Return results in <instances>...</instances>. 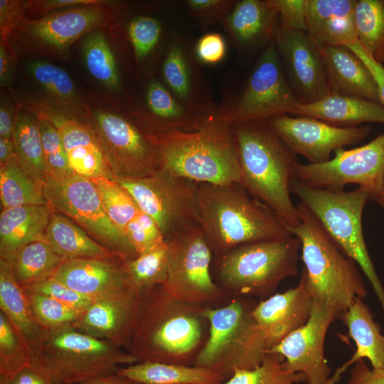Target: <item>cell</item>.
I'll return each mask as SVG.
<instances>
[{"label":"cell","mask_w":384,"mask_h":384,"mask_svg":"<svg viewBox=\"0 0 384 384\" xmlns=\"http://www.w3.org/2000/svg\"><path fill=\"white\" fill-rule=\"evenodd\" d=\"M227 47L224 38L216 32L206 33L194 43V52L203 65H215L223 60Z\"/></svg>","instance_id":"obj_52"},{"label":"cell","mask_w":384,"mask_h":384,"mask_svg":"<svg viewBox=\"0 0 384 384\" xmlns=\"http://www.w3.org/2000/svg\"><path fill=\"white\" fill-rule=\"evenodd\" d=\"M233 0H186L184 4L188 14L203 30L215 23H221L233 10Z\"/></svg>","instance_id":"obj_50"},{"label":"cell","mask_w":384,"mask_h":384,"mask_svg":"<svg viewBox=\"0 0 384 384\" xmlns=\"http://www.w3.org/2000/svg\"><path fill=\"white\" fill-rule=\"evenodd\" d=\"M290 114L315 118L338 127H356L365 122L384 124L382 104L331 92L315 102H298Z\"/></svg>","instance_id":"obj_29"},{"label":"cell","mask_w":384,"mask_h":384,"mask_svg":"<svg viewBox=\"0 0 384 384\" xmlns=\"http://www.w3.org/2000/svg\"><path fill=\"white\" fill-rule=\"evenodd\" d=\"M11 72V60L5 46L1 43L0 46V82L4 85L9 82Z\"/></svg>","instance_id":"obj_59"},{"label":"cell","mask_w":384,"mask_h":384,"mask_svg":"<svg viewBox=\"0 0 384 384\" xmlns=\"http://www.w3.org/2000/svg\"><path fill=\"white\" fill-rule=\"evenodd\" d=\"M52 209L48 205L3 209L0 215V255L10 260L21 247L45 240Z\"/></svg>","instance_id":"obj_31"},{"label":"cell","mask_w":384,"mask_h":384,"mask_svg":"<svg viewBox=\"0 0 384 384\" xmlns=\"http://www.w3.org/2000/svg\"><path fill=\"white\" fill-rule=\"evenodd\" d=\"M22 288L51 297L81 312L93 302L90 298L74 291L52 275Z\"/></svg>","instance_id":"obj_49"},{"label":"cell","mask_w":384,"mask_h":384,"mask_svg":"<svg viewBox=\"0 0 384 384\" xmlns=\"http://www.w3.org/2000/svg\"><path fill=\"white\" fill-rule=\"evenodd\" d=\"M0 199L3 209L48 205L43 183L36 181L22 169L16 156L1 165Z\"/></svg>","instance_id":"obj_36"},{"label":"cell","mask_w":384,"mask_h":384,"mask_svg":"<svg viewBox=\"0 0 384 384\" xmlns=\"http://www.w3.org/2000/svg\"><path fill=\"white\" fill-rule=\"evenodd\" d=\"M23 290L34 319L44 330L72 324L81 313L48 295Z\"/></svg>","instance_id":"obj_45"},{"label":"cell","mask_w":384,"mask_h":384,"mask_svg":"<svg viewBox=\"0 0 384 384\" xmlns=\"http://www.w3.org/2000/svg\"><path fill=\"white\" fill-rule=\"evenodd\" d=\"M256 304L234 298L224 306L204 307L209 334L194 366L218 371L227 380L236 369L259 366L270 347L252 316Z\"/></svg>","instance_id":"obj_7"},{"label":"cell","mask_w":384,"mask_h":384,"mask_svg":"<svg viewBox=\"0 0 384 384\" xmlns=\"http://www.w3.org/2000/svg\"><path fill=\"white\" fill-rule=\"evenodd\" d=\"M298 102L274 41L258 55L240 85L226 88L215 116L231 127L266 122L276 116L289 114Z\"/></svg>","instance_id":"obj_10"},{"label":"cell","mask_w":384,"mask_h":384,"mask_svg":"<svg viewBox=\"0 0 384 384\" xmlns=\"http://www.w3.org/2000/svg\"><path fill=\"white\" fill-rule=\"evenodd\" d=\"M321 54L329 92L381 104L377 82L361 58L347 46H325Z\"/></svg>","instance_id":"obj_27"},{"label":"cell","mask_w":384,"mask_h":384,"mask_svg":"<svg viewBox=\"0 0 384 384\" xmlns=\"http://www.w3.org/2000/svg\"><path fill=\"white\" fill-rule=\"evenodd\" d=\"M70 384H138L137 383L122 376L117 373L109 375L92 378Z\"/></svg>","instance_id":"obj_60"},{"label":"cell","mask_w":384,"mask_h":384,"mask_svg":"<svg viewBox=\"0 0 384 384\" xmlns=\"http://www.w3.org/2000/svg\"><path fill=\"white\" fill-rule=\"evenodd\" d=\"M304 377L292 371L279 353H268L253 369H236L223 384H298Z\"/></svg>","instance_id":"obj_41"},{"label":"cell","mask_w":384,"mask_h":384,"mask_svg":"<svg viewBox=\"0 0 384 384\" xmlns=\"http://www.w3.org/2000/svg\"><path fill=\"white\" fill-rule=\"evenodd\" d=\"M94 129L113 177L139 178L162 169L160 154L146 134L119 115L96 112Z\"/></svg>","instance_id":"obj_15"},{"label":"cell","mask_w":384,"mask_h":384,"mask_svg":"<svg viewBox=\"0 0 384 384\" xmlns=\"http://www.w3.org/2000/svg\"><path fill=\"white\" fill-rule=\"evenodd\" d=\"M290 191L314 214L343 252L358 265L384 314V287L370 257L362 228L363 211L370 199L369 192L362 187L351 191L313 188L294 179Z\"/></svg>","instance_id":"obj_8"},{"label":"cell","mask_w":384,"mask_h":384,"mask_svg":"<svg viewBox=\"0 0 384 384\" xmlns=\"http://www.w3.org/2000/svg\"><path fill=\"white\" fill-rule=\"evenodd\" d=\"M170 242L165 241L154 250L125 262L130 284L137 289L164 284L170 255Z\"/></svg>","instance_id":"obj_40"},{"label":"cell","mask_w":384,"mask_h":384,"mask_svg":"<svg viewBox=\"0 0 384 384\" xmlns=\"http://www.w3.org/2000/svg\"><path fill=\"white\" fill-rule=\"evenodd\" d=\"M379 63H380L381 64H383L384 65V56L383 57V58L381 59V60Z\"/></svg>","instance_id":"obj_63"},{"label":"cell","mask_w":384,"mask_h":384,"mask_svg":"<svg viewBox=\"0 0 384 384\" xmlns=\"http://www.w3.org/2000/svg\"><path fill=\"white\" fill-rule=\"evenodd\" d=\"M126 261L112 254L65 260L52 276L94 301L134 288L126 273Z\"/></svg>","instance_id":"obj_23"},{"label":"cell","mask_w":384,"mask_h":384,"mask_svg":"<svg viewBox=\"0 0 384 384\" xmlns=\"http://www.w3.org/2000/svg\"><path fill=\"white\" fill-rule=\"evenodd\" d=\"M314 300L307 322L293 331L269 353L280 354L287 367L301 374L306 384H326L330 368L324 356L328 328L340 314L328 305Z\"/></svg>","instance_id":"obj_17"},{"label":"cell","mask_w":384,"mask_h":384,"mask_svg":"<svg viewBox=\"0 0 384 384\" xmlns=\"http://www.w3.org/2000/svg\"><path fill=\"white\" fill-rule=\"evenodd\" d=\"M125 235L137 256L154 250L166 241L155 221L140 210L127 225Z\"/></svg>","instance_id":"obj_48"},{"label":"cell","mask_w":384,"mask_h":384,"mask_svg":"<svg viewBox=\"0 0 384 384\" xmlns=\"http://www.w3.org/2000/svg\"><path fill=\"white\" fill-rule=\"evenodd\" d=\"M31 110L47 118L57 129L75 174L90 179L113 178L101 142L92 127L48 105Z\"/></svg>","instance_id":"obj_21"},{"label":"cell","mask_w":384,"mask_h":384,"mask_svg":"<svg viewBox=\"0 0 384 384\" xmlns=\"http://www.w3.org/2000/svg\"><path fill=\"white\" fill-rule=\"evenodd\" d=\"M15 120L9 109L1 106L0 109V138L13 139Z\"/></svg>","instance_id":"obj_58"},{"label":"cell","mask_w":384,"mask_h":384,"mask_svg":"<svg viewBox=\"0 0 384 384\" xmlns=\"http://www.w3.org/2000/svg\"><path fill=\"white\" fill-rule=\"evenodd\" d=\"M35 80L60 105L71 107L77 96L73 82L67 72L54 65L35 61L29 65Z\"/></svg>","instance_id":"obj_46"},{"label":"cell","mask_w":384,"mask_h":384,"mask_svg":"<svg viewBox=\"0 0 384 384\" xmlns=\"http://www.w3.org/2000/svg\"><path fill=\"white\" fill-rule=\"evenodd\" d=\"M139 294V290L129 288L95 299L71 325L126 351L138 320Z\"/></svg>","instance_id":"obj_20"},{"label":"cell","mask_w":384,"mask_h":384,"mask_svg":"<svg viewBox=\"0 0 384 384\" xmlns=\"http://www.w3.org/2000/svg\"><path fill=\"white\" fill-rule=\"evenodd\" d=\"M145 107L146 110L134 111L132 116L133 122L146 133L193 131L211 117L186 107L161 80L155 78L150 80L146 87Z\"/></svg>","instance_id":"obj_26"},{"label":"cell","mask_w":384,"mask_h":384,"mask_svg":"<svg viewBox=\"0 0 384 384\" xmlns=\"http://www.w3.org/2000/svg\"><path fill=\"white\" fill-rule=\"evenodd\" d=\"M266 122L292 154L303 156L313 164L328 161L332 152L361 142L370 131L368 125L338 127L315 118L289 114Z\"/></svg>","instance_id":"obj_16"},{"label":"cell","mask_w":384,"mask_h":384,"mask_svg":"<svg viewBox=\"0 0 384 384\" xmlns=\"http://www.w3.org/2000/svg\"><path fill=\"white\" fill-rule=\"evenodd\" d=\"M313 297L306 272L302 269L298 284L283 293L261 300L252 311L270 351L309 319Z\"/></svg>","instance_id":"obj_22"},{"label":"cell","mask_w":384,"mask_h":384,"mask_svg":"<svg viewBox=\"0 0 384 384\" xmlns=\"http://www.w3.org/2000/svg\"><path fill=\"white\" fill-rule=\"evenodd\" d=\"M43 187L51 208L78 223L111 254L125 260L138 257L127 237L107 216L92 180L73 174L48 177Z\"/></svg>","instance_id":"obj_12"},{"label":"cell","mask_w":384,"mask_h":384,"mask_svg":"<svg viewBox=\"0 0 384 384\" xmlns=\"http://www.w3.org/2000/svg\"><path fill=\"white\" fill-rule=\"evenodd\" d=\"M340 317L356 343V351L352 358L329 378L326 384H336L344 370L359 359L367 358L372 368L384 370V335L363 299H356Z\"/></svg>","instance_id":"obj_30"},{"label":"cell","mask_w":384,"mask_h":384,"mask_svg":"<svg viewBox=\"0 0 384 384\" xmlns=\"http://www.w3.org/2000/svg\"><path fill=\"white\" fill-rule=\"evenodd\" d=\"M35 113L40 128L48 177L58 178L75 174L57 129L44 116Z\"/></svg>","instance_id":"obj_47"},{"label":"cell","mask_w":384,"mask_h":384,"mask_svg":"<svg viewBox=\"0 0 384 384\" xmlns=\"http://www.w3.org/2000/svg\"><path fill=\"white\" fill-rule=\"evenodd\" d=\"M23 4L20 1H0V30L1 37L6 46L12 31L18 26L23 17Z\"/></svg>","instance_id":"obj_53"},{"label":"cell","mask_w":384,"mask_h":384,"mask_svg":"<svg viewBox=\"0 0 384 384\" xmlns=\"http://www.w3.org/2000/svg\"><path fill=\"white\" fill-rule=\"evenodd\" d=\"M241 170L240 184L261 201L288 229L299 223L290 185L298 161L268 126L249 122L233 126Z\"/></svg>","instance_id":"obj_4"},{"label":"cell","mask_w":384,"mask_h":384,"mask_svg":"<svg viewBox=\"0 0 384 384\" xmlns=\"http://www.w3.org/2000/svg\"><path fill=\"white\" fill-rule=\"evenodd\" d=\"M16 156L13 139L0 138V164H4Z\"/></svg>","instance_id":"obj_61"},{"label":"cell","mask_w":384,"mask_h":384,"mask_svg":"<svg viewBox=\"0 0 384 384\" xmlns=\"http://www.w3.org/2000/svg\"><path fill=\"white\" fill-rule=\"evenodd\" d=\"M31 366L55 384H70L117 373L137 359L111 342L76 330L71 324L44 330L31 349Z\"/></svg>","instance_id":"obj_6"},{"label":"cell","mask_w":384,"mask_h":384,"mask_svg":"<svg viewBox=\"0 0 384 384\" xmlns=\"http://www.w3.org/2000/svg\"><path fill=\"white\" fill-rule=\"evenodd\" d=\"M199 223L213 255L219 258L242 245L292 234L267 206L238 183H197Z\"/></svg>","instance_id":"obj_2"},{"label":"cell","mask_w":384,"mask_h":384,"mask_svg":"<svg viewBox=\"0 0 384 384\" xmlns=\"http://www.w3.org/2000/svg\"><path fill=\"white\" fill-rule=\"evenodd\" d=\"M194 52V43L173 31L161 65L162 82L174 96L190 110L209 117L217 106L208 78Z\"/></svg>","instance_id":"obj_18"},{"label":"cell","mask_w":384,"mask_h":384,"mask_svg":"<svg viewBox=\"0 0 384 384\" xmlns=\"http://www.w3.org/2000/svg\"><path fill=\"white\" fill-rule=\"evenodd\" d=\"M0 309L30 351L44 329L34 319L26 293L17 282L9 260L0 258Z\"/></svg>","instance_id":"obj_33"},{"label":"cell","mask_w":384,"mask_h":384,"mask_svg":"<svg viewBox=\"0 0 384 384\" xmlns=\"http://www.w3.org/2000/svg\"><path fill=\"white\" fill-rule=\"evenodd\" d=\"M354 18L358 41L380 62L384 56V0H358Z\"/></svg>","instance_id":"obj_38"},{"label":"cell","mask_w":384,"mask_h":384,"mask_svg":"<svg viewBox=\"0 0 384 384\" xmlns=\"http://www.w3.org/2000/svg\"><path fill=\"white\" fill-rule=\"evenodd\" d=\"M274 43L299 102H315L329 93L321 49L307 32L279 30Z\"/></svg>","instance_id":"obj_19"},{"label":"cell","mask_w":384,"mask_h":384,"mask_svg":"<svg viewBox=\"0 0 384 384\" xmlns=\"http://www.w3.org/2000/svg\"><path fill=\"white\" fill-rule=\"evenodd\" d=\"M4 384H55L43 372L36 368L27 366Z\"/></svg>","instance_id":"obj_57"},{"label":"cell","mask_w":384,"mask_h":384,"mask_svg":"<svg viewBox=\"0 0 384 384\" xmlns=\"http://www.w3.org/2000/svg\"><path fill=\"white\" fill-rule=\"evenodd\" d=\"M334 153V156L324 163H298L293 179L309 187L332 191L356 183L366 189L374 201L384 180V134L361 146L340 148Z\"/></svg>","instance_id":"obj_14"},{"label":"cell","mask_w":384,"mask_h":384,"mask_svg":"<svg viewBox=\"0 0 384 384\" xmlns=\"http://www.w3.org/2000/svg\"><path fill=\"white\" fill-rule=\"evenodd\" d=\"M357 0H306V32L321 49L358 41L354 11Z\"/></svg>","instance_id":"obj_28"},{"label":"cell","mask_w":384,"mask_h":384,"mask_svg":"<svg viewBox=\"0 0 384 384\" xmlns=\"http://www.w3.org/2000/svg\"><path fill=\"white\" fill-rule=\"evenodd\" d=\"M267 1L278 15L279 30L306 32V0H267Z\"/></svg>","instance_id":"obj_51"},{"label":"cell","mask_w":384,"mask_h":384,"mask_svg":"<svg viewBox=\"0 0 384 384\" xmlns=\"http://www.w3.org/2000/svg\"><path fill=\"white\" fill-rule=\"evenodd\" d=\"M301 242L294 235L250 242L216 259L218 284L231 294L265 297L298 274Z\"/></svg>","instance_id":"obj_9"},{"label":"cell","mask_w":384,"mask_h":384,"mask_svg":"<svg viewBox=\"0 0 384 384\" xmlns=\"http://www.w3.org/2000/svg\"><path fill=\"white\" fill-rule=\"evenodd\" d=\"M299 223L289 229L301 242L303 268L313 299L337 311L340 316L367 290L356 262L328 235L302 203L297 206Z\"/></svg>","instance_id":"obj_5"},{"label":"cell","mask_w":384,"mask_h":384,"mask_svg":"<svg viewBox=\"0 0 384 384\" xmlns=\"http://www.w3.org/2000/svg\"><path fill=\"white\" fill-rule=\"evenodd\" d=\"M45 240L64 260L98 257L111 253L62 214L53 213L47 227Z\"/></svg>","instance_id":"obj_34"},{"label":"cell","mask_w":384,"mask_h":384,"mask_svg":"<svg viewBox=\"0 0 384 384\" xmlns=\"http://www.w3.org/2000/svg\"><path fill=\"white\" fill-rule=\"evenodd\" d=\"M375 203H377L379 206L384 208V180L381 186V188L380 190V192L378 193L376 198L374 199Z\"/></svg>","instance_id":"obj_62"},{"label":"cell","mask_w":384,"mask_h":384,"mask_svg":"<svg viewBox=\"0 0 384 384\" xmlns=\"http://www.w3.org/2000/svg\"><path fill=\"white\" fill-rule=\"evenodd\" d=\"M347 47L361 58L372 73L378 87L381 104L384 106V65L368 53L358 41Z\"/></svg>","instance_id":"obj_55"},{"label":"cell","mask_w":384,"mask_h":384,"mask_svg":"<svg viewBox=\"0 0 384 384\" xmlns=\"http://www.w3.org/2000/svg\"><path fill=\"white\" fill-rule=\"evenodd\" d=\"M105 5L75 7L53 13L36 20L23 18L21 28L36 43L64 50L86 33L97 30L107 18Z\"/></svg>","instance_id":"obj_25"},{"label":"cell","mask_w":384,"mask_h":384,"mask_svg":"<svg viewBox=\"0 0 384 384\" xmlns=\"http://www.w3.org/2000/svg\"><path fill=\"white\" fill-rule=\"evenodd\" d=\"M164 33L163 23L152 16L138 15L129 21L127 34L138 67L159 49Z\"/></svg>","instance_id":"obj_44"},{"label":"cell","mask_w":384,"mask_h":384,"mask_svg":"<svg viewBox=\"0 0 384 384\" xmlns=\"http://www.w3.org/2000/svg\"><path fill=\"white\" fill-rule=\"evenodd\" d=\"M107 1L101 0H38L23 3L24 9L35 12H48L66 7H78L92 5H105Z\"/></svg>","instance_id":"obj_54"},{"label":"cell","mask_w":384,"mask_h":384,"mask_svg":"<svg viewBox=\"0 0 384 384\" xmlns=\"http://www.w3.org/2000/svg\"><path fill=\"white\" fill-rule=\"evenodd\" d=\"M169 242L167 275L163 284L166 290L180 299L202 306L212 307L228 301L231 294L215 282L211 275L213 252L201 226Z\"/></svg>","instance_id":"obj_13"},{"label":"cell","mask_w":384,"mask_h":384,"mask_svg":"<svg viewBox=\"0 0 384 384\" xmlns=\"http://www.w3.org/2000/svg\"><path fill=\"white\" fill-rule=\"evenodd\" d=\"M144 133L157 149L162 168L169 173L196 183H240L233 127L215 114L193 131Z\"/></svg>","instance_id":"obj_3"},{"label":"cell","mask_w":384,"mask_h":384,"mask_svg":"<svg viewBox=\"0 0 384 384\" xmlns=\"http://www.w3.org/2000/svg\"><path fill=\"white\" fill-rule=\"evenodd\" d=\"M113 179L155 221L166 241L200 226L197 183L163 168L144 177Z\"/></svg>","instance_id":"obj_11"},{"label":"cell","mask_w":384,"mask_h":384,"mask_svg":"<svg viewBox=\"0 0 384 384\" xmlns=\"http://www.w3.org/2000/svg\"><path fill=\"white\" fill-rule=\"evenodd\" d=\"M9 260L16 280L23 287L51 276L65 260L46 240H39L23 246Z\"/></svg>","instance_id":"obj_37"},{"label":"cell","mask_w":384,"mask_h":384,"mask_svg":"<svg viewBox=\"0 0 384 384\" xmlns=\"http://www.w3.org/2000/svg\"><path fill=\"white\" fill-rule=\"evenodd\" d=\"M82 51L87 69L92 76L112 91L120 92L122 84L115 58L100 31L88 33Z\"/></svg>","instance_id":"obj_39"},{"label":"cell","mask_w":384,"mask_h":384,"mask_svg":"<svg viewBox=\"0 0 384 384\" xmlns=\"http://www.w3.org/2000/svg\"><path fill=\"white\" fill-rule=\"evenodd\" d=\"M117 374L138 384H223L221 373L198 366L143 361L121 368Z\"/></svg>","instance_id":"obj_32"},{"label":"cell","mask_w":384,"mask_h":384,"mask_svg":"<svg viewBox=\"0 0 384 384\" xmlns=\"http://www.w3.org/2000/svg\"><path fill=\"white\" fill-rule=\"evenodd\" d=\"M31 366L30 349L6 316L0 311V384Z\"/></svg>","instance_id":"obj_42"},{"label":"cell","mask_w":384,"mask_h":384,"mask_svg":"<svg viewBox=\"0 0 384 384\" xmlns=\"http://www.w3.org/2000/svg\"><path fill=\"white\" fill-rule=\"evenodd\" d=\"M242 59L263 51L279 30L277 12L267 0H241L220 23Z\"/></svg>","instance_id":"obj_24"},{"label":"cell","mask_w":384,"mask_h":384,"mask_svg":"<svg viewBox=\"0 0 384 384\" xmlns=\"http://www.w3.org/2000/svg\"><path fill=\"white\" fill-rule=\"evenodd\" d=\"M348 384H384V370L369 368L364 359L354 363Z\"/></svg>","instance_id":"obj_56"},{"label":"cell","mask_w":384,"mask_h":384,"mask_svg":"<svg viewBox=\"0 0 384 384\" xmlns=\"http://www.w3.org/2000/svg\"><path fill=\"white\" fill-rule=\"evenodd\" d=\"M204 307L180 299L163 284L143 289L127 352L138 362L194 365L209 334Z\"/></svg>","instance_id":"obj_1"},{"label":"cell","mask_w":384,"mask_h":384,"mask_svg":"<svg viewBox=\"0 0 384 384\" xmlns=\"http://www.w3.org/2000/svg\"><path fill=\"white\" fill-rule=\"evenodd\" d=\"M97 189L102 206L114 225L126 236L125 228L139 211L137 203L113 178L91 179Z\"/></svg>","instance_id":"obj_43"},{"label":"cell","mask_w":384,"mask_h":384,"mask_svg":"<svg viewBox=\"0 0 384 384\" xmlns=\"http://www.w3.org/2000/svg\"><path fill=\"white\" fill-rule=\"evenodd\" d=\"M13 140L20 166L33 179L43 184L48 174L37 118L18 114L15 119Z\"/></svg>","instance_id":"obj_35"}]
</instances>
